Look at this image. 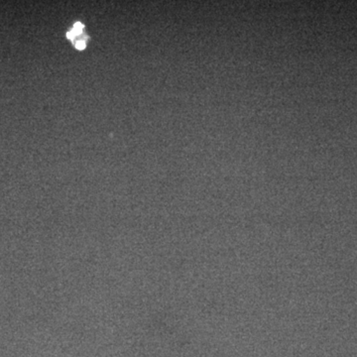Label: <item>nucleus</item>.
Returning a JSON list of instances; mask_svg holds the SVG:
<instances>
[{"label":"nucleus","instance_id":"nucleus-1","mask_svg":"<svg viewBox=\"0 0 357 357\" xmlns=\"http://www.w3.org/2000/svg\"><path fill=\"white\" fill-rule=\"evenodd\" d=\"M84 26L82 23L77 22L76 24L74 25V28H73V32L76 35L81 34L82 30H83Z\"/></svg>","mask_w":357,"mask_h":357},{"label":"nucleus","instance_id":"nucleus-2","mask_svg":"<svg viewBox=\"0 0 357 357\" xmlns=\"http://www.w3.org/2000/svg\"><path fill=\"white\" fill-rule=\"evenodd\" d=\"M77 48L79 49V50H84V49L86 48V43H84V41L77 42Z\"/></svg>","mask_w":357,"mask_h":357},{"label":"nucleus","instance_id":"nucleus-3","mask_svg":"<svg viewBox=\"0 0 357 357\" xmlns=\"http://www.w3.org/2000/svg\"><path fill=\"white\" fill-rule=\"evenodd\" d=\"M76 36H77V35H76V34H75V33H74V32H73V30H72V31H70V32L68 33V34H67V37H68V38H69V39H74V38H75V37H76Z\"/></svg>","mask_w":357,"mask_h":357}]
</instances>
